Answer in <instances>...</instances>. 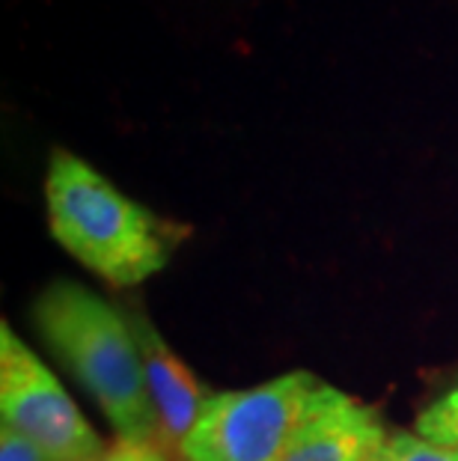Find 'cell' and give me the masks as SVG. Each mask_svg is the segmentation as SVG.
Instances as JSON below:
<instances>
[{
    "label": "cell",
    "instance_id": "1",
    "mask_svg": "<svg viewBox=\"0 0 458 461\" xmlns=\"http://www.w3.org/2000/svg\"><path fill=\"white\" fill-rule=\"evenodd\" d=\"M45 203L60 248L120 289L158 274L188 235L184 227L125 197L95 167L66 149H57L48 164Z\"/></svg>",
    "mask_w": 458,
    "mask_h": 461
},
{
    "label": "cell",
    "instance_id": "2",
    "mask_svg": "<svg viewBox=\"0 0 458 461\" xmlns=\"http://www.w3.org/2000/svg\"><path fill=\"white\" fill-rule=\"evenodd\" d=\"M33 321L48 348L95 399L120 440L152 444L155 414L129 316L95 292L60 280L39 295Z\"/></svg>",
    "mask_w": 458,
    "mask_h": 461
},
{
    "label": "cell",
    "instance_id": "3",
    "mask_svg": "<svg viewBox=\"0 0 458 461\" xmlns=\"http://www.w3.org/2000/svg\"><path fill=\"white\" fill-rule=\"evenodd\" d=\"M328 390L330 384L313 372H289L259 387L211 396L179 456L184 461H280Z\"/></svg>",
    "mask_w": 458,
    "mask_h": 461
},
{
    "label": "cell",
    "instance_id": "4",
    "mask_svg": "<svg viewBox=\"0 0 458 461\" xmlns=\"http://www.w3.org/2000/svg\"><path fill=\"white\" fill-rule=\"evenodd\" d=\"M0 411L6 429L24 435L51 461H99L104 456L102 438L54 372L6 321L0 325Z\"/></svg>",
    "mask_w": 458,
    "mask_h": 461
},
{
    "label": "cell",
    "instance_id": "5",
    "mask_svg": "<svg viewBox=\"0 0 458 461\" xmlns=\"http://www.w3.org/2000/svg\"><path fill=\"white\" fill-rule=\"evenodd\" d=\"M129 321L143 357L146 390H149L155 414V440L164 449H176L179 453L209 399L197 384V378L188 372V366L167 348L161 333L146 321V316H129Z\"/></svg>",
    "mask_w": 458,
    "mask_h": 461
},
{
    "label": "cell",
    "instance_id": "6",
    "mask_svg": "<svg viewBox=\"0 0 458 461\" xmlns=\"http://www.w3.org/2000/svg\"><path fill=\"white\" fill-rule=\"evenodd\" d=\"M387 438L375 408L330 387L280 461H373Z\"/></svg>",
    "mask_w": 458,
    "mask_h": 461
},
{
    "label": "cell",
    "instance_id": "7",
    "mask_svg": "<svg viewBox=\"0 0 458 461\" xmlns=\"http://www.w3.org/2000/svg\"><path fill=\"white\" fill-rule=\"evenodd\" d=\"M417 435L437 447L458 449V384L423 408V414L417 417Z\"/></svg>",
    "mask_w": 458,
    "mask_h": 461
},
{
    "label": "cell",
    "instance_id": "8",
    "mask_svg": "<svg viewBox=\"0 0 458 461\" xmlns=\"http://www.w3.org/2000/svg\"><path fill=\"white\" fill-rule=\"evenodd\" d=\"M373 461H458V449L437 447L420 435L396 431V435L387 438V444L378 449Z\"/></svg>",
    "mask_w": 458,
    "mask_h": 461
},
{
    "label": "cell",
    "instance_id": "9",
    "mask_svg": "<svg viewBox=\"0 0 458 461\" xmlns=\"http://www.w3.org/2000/svg\"><path fill=\"white\" fill-rule=\"evenodd\" d=\"M0 461H51L36 444H31L24 435L6 429L0 431Z\"/></svg>",
    "mask_w": 458,
    "mask_h": 461
},
{
    "label": "cell",
    "instance_id": "10",
    "mask_svg": "<svg viewBox=\"0 0 458 461\" xmlns=\"http://www.w3.org/2000/svg\"><path fill=\"white\" fill-rule=\"evenodd\" d=\"M99 461H167L155 444H129V440H116Z\"/></svg>",
    "mask_w": 458,
    "mask_h": 461
}]
</instances>
